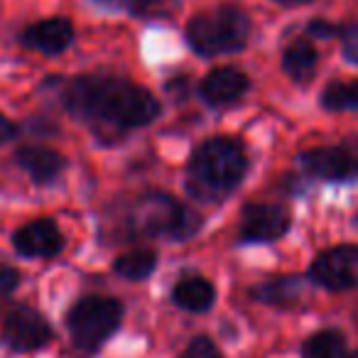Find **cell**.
I'll return each instance as SVG.
<instances>
[{
  "instance_id": "cell-1",
  "label": "cell",
  "mask_w": 358,
  "mask_h": 358,
  "mask_svg": "<svg viewBox=\"0 0 358 358\" xmlns=\"http://www.w3.org/2000/svg\"><path fill=\"white\" fill-rule=\"evenodd\" d=\"M64 110L84 123L103 143L150 125L162 106L148 89L123 76L84 74L69 79L62 89Z\"/></svg>"
},
{
  "instance_id": "cell-2",
  "label": "cell",
  "mask_w": 358,
  "mask_h": 358,
  "mask_svg": "<svg viewBox=\"0 0 358 358\" xmlns=\"http://www.w3.org/2000/svg\"><path fill=\"white\" fill-rule=\"evenodd\" d=\"M248 172L245 150L231 138H211L196 148L187 167V189L194 199L214 204L234 194Z\"/></svg>"
},
{
  "instance_id": "cell-3",
  "label": "cell",
  "mask_w": 358,
  "mask_h": 358,
  "mask_svg": "<svg viewBox=\"0 0 358 358\" xmlns=\"http://www.w3.org/2000/svg\"><path fill=\"white\" fill-rule=\"evenodd\" d=\"M253 35V20L238 6H216L196 13L185 27L187 45L204 59L243 52Z\"/></svg>"
},
{
  "instance_id": "cell-4",
  "label": "cell",
  "mask_w": 358,
  "mask_h": 358,
  "mask_svg": "<svg viewBox=\"0 0 358 358\" xmlns=\"http://www.w3.org/2000/svg\"><path fill=\"white\" fill-rule=\"evenodd\" d=\"M130 229L133 236L167 241H189L201 231L204 221L189 206L179 204L174 196L162 192H148L130 209Z\"/></svg>"
},
{
  "instance_id": "cell-5",
  "label": "cell",
  "mask_w": 358,
  "mask_h": 358,
  "mask_svg": "<svg viewBox=\"0 0 358 358\" xmlns=\"http://www.w3.org/2000/svg\"><path fill=\"white\" fill-rule=\"evenodd\" d=\"M123 322V304L113 297H81L66 314L71 343L84 353H96Z\"/></svg>"
},
{
  "instance_id": "cell-6",
  "label": "cell",
  "mask_w": 358,
  "mask_h": 358,
  "mask_svg": "<svg viewBox=\"0 0 358 358\" xmlns=\"http://www.w3.org/2000/svg\"><path fill=\"white\" fill-rule=\"evenodd\" d=\"M52 338H55V331H52L50 322L27 304L13 307L3 319V343L10 351H37V348H45Z\"/></svg>"
},
{
  "instance_id": "cell-7",
  "label": "cell",
  "mask_w": 358,
  "mask_h": 358,
  "mask_svg": "<svg viewBox=\"0 0 358 358\" xmlns=\"http://www.w3.org/2000/svg\"><path fill=\"white\" fill-rule=\"evenodd\" d=\"M309 278L331 292L358 287V245H336L319 253L309 268Z\"/></svg>"
},
{
  "instance_id": "cell-8",
  "label": "cell",
  "mask_w": 358,
  "mask_h": 358,
  "mask_svg": "<svg viewBox=\"0 0 358 358\" xmlns=\"http://www.w3.org/2000/svg\"><path fill=\"white\" fill-rule=\"evenodd\" d=\"M299 164L307 174L324 182H353L358 179V148L329 145L299 155Z\"/></svg>"
},
{
  "instance_id": "cell-9",
  "label": "cell",
  "mask_w": 358,
  "mask_h": 358,
  "mask_svg": "<svg viewBox=\"0 0 358 358\" xmlns=\"http://www.w3.org/2000/svg\"><path fill=\"white\" fill-rule=\"evenodd\" d=\"M292 216L282 204H245L241 211V243H273L289 231Z\"/></svg>"
},
{
  "instance_id": "cell-10",
  "label": "cell",
  "mask_w": 358,
  "mask_h": 358,
  "mask_svg": "<svg viewBox=\"0 0 358 358\" xmlns=\"http://www.w3.org/2000/svg\"><path fill=\"white\" fill-rule=\"evenodd\" d=\"M74 22L64 15L45 17V20H37L32 25H27L25 30L17 35L25 50L40 52L45 57H57L62 52H66L74 42Z\"/></svg>"
},
{
  "instance_id": "cell-11",
  "label": "cell",
  "mask_w": 358,
  "mask_h": 358,
  "mask_svg": "<svg viewBox=\"0 0 358 358\" xmlns=\"http://www.w3.org/2000/svg\"><path fill=\"white\" fill-rule=\"evenodd\" d=\"M66 241L52 219H35L13 234V248L22 258H57Z\"/></svg>"
},
{
  "instance_id": "cell-12",
  "label": "cell",
  "mask_w": 358,
  "mask_h": 358,
  "mask_svg": "<svg viewBox=\"0 0 358 358\" xmlns=\"http://www.w3.org/2000/svg\"><path fill=\"white\" fill-rule=\"evenodd\" d=\"M250 89V79L245 71L236 69V66H221L214 69L199 81V99L211 108H221V106H231L241 101Z\"/></svg>"
},
{
  "instance_id": "cell-13",
  "label": "cell",
  "mask_w": 358,
  "mask_h": 358,
  "mask_svg": "<svg viewBox=\"0 0 358 358\" xmlns=\"http://www.w3.org/2000/svg\"><path fill=\"white\" fill-rule=\"evenodd\" d=\"M15 162L37 187H47L64 174L66 159L62 152L45 145H22L15 150Z\"/></svg>"
},
{
  "instance_id": "cell-14",
  "label": "cell",
  "mask_w": 358,
  "mask_h": 358,
  "mask_svg": "<svg viewBox=\"0 0 358 358\" xmlns=\"http://www.w3.org/2000/svg\"><path fill=\"white\" fill-rule=\"evenodd\" d=\"M317 62L319 55L314 50V45L309 40H294L285 47L282 59H280V66L282 71L294 81V84H309L317 74Z\"/></svg>"
},
{
  "instance_id": "cell-15",
  "label": "cell",
  "mask_w": 358,
  "mask_h": 358,
  "mask_svg": "<svg viewBox=\"0 0 358 358\" xmlns=\"http://www.w3.org/2000/svg\"><path fill=\"white\" fill-rule=\"evenodd\" d=\"M172 299L182 309H187V312L201 314V312H209V309L214 307L216 289L206 278H199V275H187V278H182L177 285H174Z\"/></svg>"
},
{
  "instance_id": "cell-16",
  "label": "cell",
  "mask_w": 358,
  "mask_h": 358,
  "mask_svg": "<svg viewBox=\"0 0 358 358\" xmlns=\"http://www.w3.org/2000/svg\"><path fill=\"white\" fill-rule=\"evenodd\" d=\"M302 294H304L302 278L287 275V278H273L268 282H260L250 292V297L255 302L273 304V307H292V304H297L302 299Z\"/></svg>"
},
{
  "instance_id": "cell-17",
  "label": "cell",
  "mask_w": 358,
  "mask_h": 358,
  "mask_svg": "<svg viewBox=\"0 0 358 358\" xmlns=\"http://www.w3.org/2000/svg\"><path fill=\"white\" fill-rule=\"evenodd\" d=\"M302 358H346V338L336 329L312 334L302 343Z\"/></svg>"
},
{
  "instance_id": "cell-18",
  "label": "cell",
  "mask_w": 358,
  "mask_h": 358,
  "mask_svg": "<svg viewBox=\"0 0 358 358\" xmlns=\"http://www.w3.org/2000/svg\"><path fill=\"white\" fill-rule=\"evenodd\" d=\"M155 268H157V253L148 248L125 253L113 263L115 275L130 280V282H140V280L150 278L155 273Z\"/></svg>"
},
{
  "instance_id": "cell-19",
  "label": "cell",
  "mask_w": 358,
  "mask_h": 358,
  "mask_svg": "<svg viewBox=\"0 0 358 358\" xmlns=\"http://www.w3.org/2000/svg\"><path fill=\"white\" fill-rule=\"evenodd\" d=\"M319 106L327 110H358V79L351 81H329L319 96Z\"/></svg>"
},
{
  "instance_id": "cell-20",
  "label": "cell",
  "mask_w": 358,
  "mask_h": 358,
  "mask_svg": "<svg viewBox=\"0 0 358 358\" xmlns=\"http://www.w3.org/2000/svg\"><path fill=\"white\" fill-rule=\"evenodd\" d=\"M179 10V0H130L128 13L138 20H172Z\"/></svg>"
},
{
  "instance_id": "cell-21",
  "label": "cell",
  "mask_w": 358,
  "mask_h": 358,
  "mask_svg": "<svg viewBox=\"0 0 358 358\" xmlns=\"http://www.w3.org/2000/svg\"><path fill=\"white\" fill-rule=\"evenodd\" d=\"M179 358H224V356H221V351L216 348V343L211 338L196 336Z\"/></svg>"
},
{
  "instance_id": "cell-22",
  "label": "cell",
  "mask_w": 358,
  "mask_h": 358,
  "mask_svg": "<svg viewBox=\"0 0 358 358\" xmlns=\"http://www.w3.org/2000/svg\"><path fill=\"white\" fill-rule=\"evenodd\" d=\"M20 280H22L20 270L13 268V265L0 263V299L10 297V294L20 287Z\"/></svg>"
},
{
  "instance_id": "cell-23",
  "label": "cell",
  "mask_w": 358,
  "mask_h": 358,
  "mask_svg": "<svg viewBox=\"0 0 358 358\" xmlns=\"http://www.w3.org/2000/svg\"><path fill=\"white\" fill-rule=\"evenodd\" d=\"M341 52L351 64L358 66V25H348L341 30Z\"/></svg>"
},
{
  "instance_id": "cell-24",
  "label": "cell",
  "mask_w": 358,
  "mask_h": 358,
  "mask_svg": "<svg viewBox=\"0 0 358 358\" xmlns=\"http://www.w3.org/2000/svg\"><path fill=\"white\" fill-rule=\"evenodd\" d=\"M341 25L336 22H329V20H312L307 25V32L317 40H334V37H341Z\"/></svg>"
},
{
  "instance_id": "cell-25",
  "label": "cell",
  "mask_w": 358,
  "mask_h": 358,
  "mask_svg": "<svg viewBox=\"0 0 358 358\" xmlns=\"http://www.w3.org/2000/svg\"><path fill=\"white\" fill-rule=\"evenodd\" d=\"M17 135V125L13 123L8 115H3L0 113V145H6V143H10L13 138Z\"/></svg>"
},
{
  "instance_id": "cell-26",
  "label": "cell",
  "mask_w": 358,
  "mask_h": 358,
  "mask_svg": "<svg viewBox=\"0 0 358 358\" xmlns=\"http://www.w3.org/2000/svg\"><path fill=\"white\" fill-rule=\"evenodd\" d=\"M91 3H99L103 8H110V10H128L130 0H91Z\"/></svg>"
},
{
  "instance_id": "cell-27",
  "label": "cell",
  "mask_w": 358,
  "mask_h": 358,
  "mask_svg": "<svg viewBox=\"0 0 358 358\" xmlns=\"http://www.w3.org/2000/svg\"><path fill=\"white\" fill-rule=\"evenodd\" d=\"M273 3H278L282 8H299V6H312L317 0H273Z\"/></svg>"
},
{
  "instance_id": "cell-28",
  "label": "cell",
  "mask_w": 358,
  "mask_h": 358,
  "mask_svg": "<svg viewBox=\"0 0 358 358\" xmlns=\"http://www.w3.org/2000/svg\"><path fill=\"white\" fill-rule=\"evenodd\" d=\"M353 224H356V229H358V216H356V219H353Z\"/></svg>"
},
{
  "instance_id": "cell-29",
  "label": "cell",
  "mask_w": 358,
  "mask_h": 358,
  "mask_svg": "<svg viewBox=\"0 0 358 358\" xmlns=\"http://www.w3.org/2000/svg\"><path fill=\"white\" fill-rule=\"evenodd\" d=\"M348 358H358V351H356V353H353V356H348Z\"/></svg>"
}]
</instances>
